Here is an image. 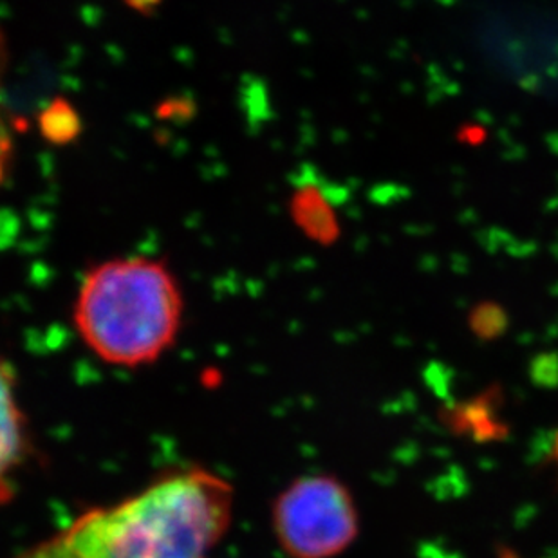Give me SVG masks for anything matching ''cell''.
Listing matches in <instances>:
<instances>
[{
    "label": "cell",
    "mask_w": 558,
    "mask_h": 558,
    "mask_svg": "<svg viewBox=\"0 0 558 558\" xmlns=\"http://www.w3.org/2000/svg\"><path fill=\"white\" fill-rule=\"evenodd\" d=\"M233 490L205 469L161 475L95 508L16 558H210L232 522Z\"/></svg>",
    "instance_id": "cell-1"
},
{
    "label": "cell",
    "mask_w": 558,
    "mask_h": 558,
    "mask_svg": "<svg viewBox=\"0 0 558 558\" xmlns=\"http://www.w3.org/2000/svg\"><path fill=\"white\" fill-rule=\"evenodd\" d=\"M185 313L169 264L147 255L114 257L84 275L73 307L82 342L109 365L158 362L178 340Z\"/></svg>",
    "instance_id": "cell-2"
},
{
    "label": "cell",
    "mask_w": 558,
    "mask_h": 558,
    "mask_svg": "<svg viewBox=\"0 0 558 558\" xmlns=\"http://www.w3.org/2000/svg\"><path fill=\"white\" fill-rule=\"evenodd\" d=\"M271 524L290 558H335L360 535L356 500L329 474L302 475L286 486L271 508Z\"/></svg>",
    "instance_id": "cell-3"
},
{
    "label": "cell",
    "mask_w": 558,
    "mask_h": 558,
    "mask_svg": "<svg viewBox=\"0 0 558 558\" xmlns=\"http://www.w3.org/2000/svg\"><path fill=\"white\" fill-rule=\"evenodd\" d=\"M290 217L296 230L318 246H332L342 235L337 210L320 186H296L290 197Z\"/></svg>",
    "instance_id": "cell-4"
},
{
    "label": "cell",
    "mask_w": 558,
    "mask_h": 558,
    "mask_svg": "<svg viewBox=\"0 0 558 558\" xmlns=\"http://www.w3.org/2000/svg\"><path fill=\"white\" fill-rule=\"evenodd\" d=\"M15 374L11 373L10 364L4 362L2 367V439H0V461H2V475L8 480L11 470H16L26 461L27 434L26 420L22 414L21 405L16 400V390L13 387Z\"/></svg>",
    "instance_id": "cell-5"
},
{
    "label": "cell",
    "mask_w": 558,
    "mask_h": 558,
    "mask_svg": "<svg viewBox=\"0 0 558 558\" xmlns=\"http://www.w3.org/2000/svg\"><path fill=\"white\" fill-rule=\"evenodd\" d=\"M37 129L49 145L63 147L78 140L84 122L78 109L68 98L57 96L38 112Z\"/></svg>",
    "instance_id": "cell-6"
},
{
    "label": "cell",
    "mask_w": 558,
    "mask_h": 558,
    "mask_svg": "<svg viewBox=\"0 0 558 558\" xmlns=\"http://www.w3.org/2000/svg\"><path fill=\"white\" fill-rule=\"evenodd\" d=\"M506 324L508 322H506L505 313L494 304L492 306H481L472 315V329H474L477 337L486 338V340L500 337L505 332Z\"/></svg>",
    "instance_id": "cell-7"
},
{
    "label": "cell",
    "mask_w": 558,
    "mask_h": 558,
    "mask_svg": "<svg viewBox=\"0 0 558 558\" xmlns=\"http://www.w3.org/2000/svg\"><path fill=\"white\" fill-rule=\"evenodd\" d=\"M533 384L541 387H555L558 384V354L543 353L535 356L532 362Z\"/></svg>",
    "instance_id": "cell-8"
},
{
    "label": "cell",
    "mask_w": 558,
    "mask_h": 558,
    "mask_svg": "<svg viewBox=\"0 0 558 558\" xmlns=\"http://www.w3.org/2000/svg\"><path fill=\"white\" fill-rule=\"evenodd\" d=\"M126 8H131L132 11H136L140 15H153L159 10V5L163 0H123Z\"/></svg>",
    "instance_id": "cell-9"
},
{
    "label": "cell",
    "mask_w": 558,
    "mask_h": 558,
    "mask_svg": "<svg viewBox=\"0 0 558 558\" xmlns=\"http://www.w3.org/2000/svg\"><path fill=\"white\" fill-rule=\"evenodd\" d=\"M554 458H555V461H557V464H558V430H557V434H555V437H554Z\"/></svg>",
    "instance_id": "cell-10"
}]
</instances>
